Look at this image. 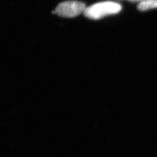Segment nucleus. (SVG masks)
Returning a JSON list of instances; mask_svg holds the SVG:
<instances>
[{"instance_id":"f257e3e1","label":"nucleus","mask_w":157,"mask_h":157,"mask_svg":"<svg viewBox=\"0 0 157 157\" xmlns=\"http://www.w3.org/2000/svg\"><path fill=\"white\" fill-rule=\"evenodd\" d=\"M122 6L113 1H104L87 7L84 11L85 17L91 19H100L108 15L118 13L122 10Z\"/></svg>"},{"instance_id":"f03ea898","label":"nucleus","mask_w":157,"mask_h":157,"mask_svg":"<svg viewBox=\"0 0 157 157\" xmlns=\"http://www.w3.org/2000/svg\"><path fill=\"white\" fill-rule=\"evenodd\" d=\"M86 8L83 2L77 1H68L59 4L53 13L61 17H73L84 13Z\"/></svg>"},{"instance_id":"7ed1b4c3","label":"nucleus","mask_w":157,"mask_h":157,"mask_svg":"<svg viewBox=\"0 0 157 157\" xmlns=\"http://www.w3.org/2000/svg\"><path fill=\"white\" fill-rule=\"evenodd\" d=\"M156 8H157V0H144L137 6L138 10L141 11H148Z\"/></svg>"},{"instance_id":"20e7f679","label":"nucleus","mask_w":157,"mask_h":157,"mask_svg":"<svg viewBox=\"0 0 157 157\" xmlns=\"http://www.w3.org/2000/svg\"><path fill=\"white\" fill-rule=\"evenodd\" d=\"M128 1H130V2H139V3H140L141 2L143 1L144 0H128Z\"/></svg>"}]
</instances>
